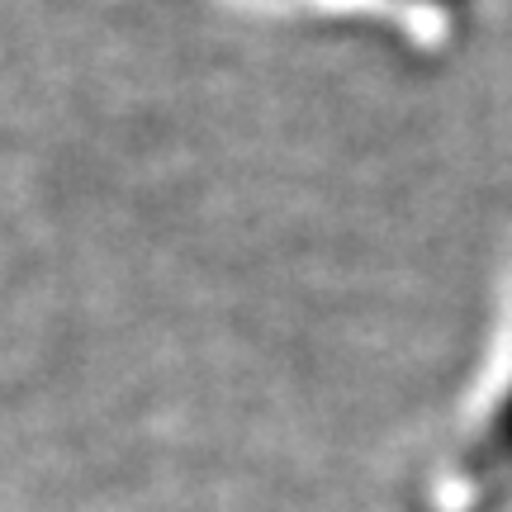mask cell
Segmentation results:
<instances>
[{
    "label": "cell",
    "mask_w": 512,
    "mask_h": 512,
    "mask_svg": "<svg viewBox=\"0 0 512 512\" xmlns=\"http://www.w3.org/2000/svg\"><path fill=\"white\" fill-rule=\"evenodd\" d=\"M489 446H494L498 460H512V394L503 399V408H498L494 427H489Z\"/></svg>",
    "instance_id": "obj_1"
}]
</instances>
